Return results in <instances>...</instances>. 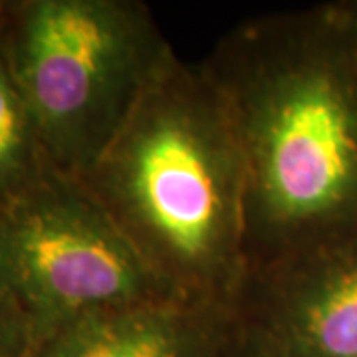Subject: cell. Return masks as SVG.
I'll return each instance as SVG.
<instances>
[{"label":"cell","mask_w":357,"mask_h":357,"mask_svg":"<svg viewBox=\"0 0 357 357\" xmlns=\"http://www.w3.org/2000/svg\"><path fill=\"white\" fill-rule=\"evenodd\" d=\"M246 175L248 272L357 230V62L344 16L244 20L203 60Z\"/></svg>","instance_id":"obj_1"},{"label":"cell","mask_w":357,"mask_h":357,"mask_svg":"<svg viewBox=\"0 0 357 357\" xmlns=\"http://www.w3.org/2000/svg\"><path fill=\"white\" fill-rule=\"evenodd\" d=\"M82 181L178 296L234 310L248 274L246 175L203 62L171 52Z\"/></svg>","instance_id":"obj_2"},{"label":"cell","mask_w":357,"mask_h":357,"mask_svg":"<svg viewBox=\"0 0 357 357\" xmlns=\"http://www.w3.org/2000/svg\"><path fill=\"white\" fill-rule=\"evenodd\" d=\"M2 40L52 169L76 178L173 52L139 0H14Z\"/></svg>","instance_id":"obj_3"},{"label":"cell","mask_w":357,"mask_h":357,"mask_svg":"<svg viewBox=\"0 0 357 357\" xmlns=\"http://www.w3.org/2000/svg\"><path fill=\"white\" fill-rule=\"evenodd\" d=\"M0 296L34 345L112 307L183 298L161 280L82 178L50 169L0 215Z\"/></svg>","instance_id":"obj_4"},{"label":"cell","mask_w":357,"mask_h":357,"mask_svg":"<svg viewBox=\"0 0 357 357\" xmlns=\"http://www.w3.org/2000/svg\"><path fill=\"white\" fill-rule=\"evenodd\" d=\"M234 316L260 357H357V230L250 270Z\"/></svg>","instance_id":"obj_5"},{"label":"cell","mask_w":357,"mask_h":357,"mask_svg":"<svg viewBox=\"0 0 357 357\" xmlns=\"http://www.w3.org/2000/svg\"><path fill=\"white\" fill-rule=\"evenodd\" d=\"M232 307L165 298L77 318L40 340L32 357H232Z\"/></svg>","instance_id":"obj_6"},{"label":"cell","mask_w":357,"mask_h":357,"mask_svg":"<svg viewBox=\"0 0 357 357\" xmlns=\"http://www.w3.org/2000/svg\"><path fill=\"white\" fill-rule=\"evenodd\" d=\"M4 36V34H2ZM0 36V215L52 169Z\"/></svg>","instance_id":"obj_7"},{"label":"cell","mask_w":357,"mask_h":357,"mask_svg":"<svg viewBox=\"0 0 357 357\" xmlns=\"http://www.w3.org/2000/svg\"><path fill=\"white\" fill-rule=\"evenodd\" d=\"M34 340L24 316L0 296V357H32Z\"/></svg>","instance_id":"obj_8"},{"label":"cell","mask_w":357,"mask_h":357,"mask_svg":"<svg viewBox=\"0 0 357 357\" xmlns=\"http://www.w3.org/2000/svg\"><path fill=\"white\" fill-rule=\"evenodd\" d=\"M340 13H342V16H344L345 28H347V34H349V40H351V48H354V54H356V62H357V6L340 8Z\"/></svg>","instance_id":"obj_9"},{"label":"cell","mask_w":357,"mask_h":357,"mask_svg":"<svg viewBox=\"0 0 357 357\" xmlns=\"http://www.w3.org/2000/svg\"><path fill=\"white\" fill-rule=\"evenodd\" d=\"M14 0H0V36L4 34L8 18H10V10H13Z\"/></svg>","instance_id":"obj_10"},{"label":"cell","mask_w":357,"mask_h":357,"mask_svg":"<svg viewBox=\"0 0 357 357\" xmlns=\"http://www.w3.org/2000/svg\"><path fill=\"white\" fill-rule=\"evenodd\" d=\"M232 357H260L256 354L252 347H248V345L244 344L243 337H241V333H238V342H236V347H234V354Z\"/></svg>","instance_id":"obj_11"}]
</instances>
